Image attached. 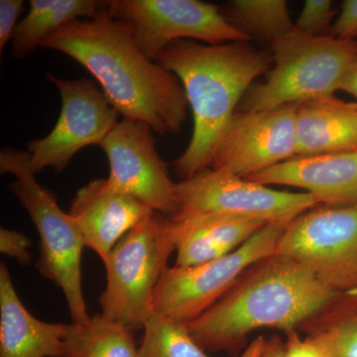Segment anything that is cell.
<instances>
[{
  "label": "cell",
  "instance_id": "30bf717a",
  "mask_svg": "<svg viewBox=\"0 0 357 357\" xmlns=\"http://www.w3.org/2000/svg\"><path fill=\"white\" fill-rule=\"evenodd\" d=\"M110 17L124 23L149 60L172 42L196 39L208 45L251 41L225 20L220 7L199 0H107Z\"/></svg>",
  "mask_w": 357,
  "mask_h": 357
},
{
  "label": "cell",
  "instance_id": "ffe728a7",
  "mask_svg": "<svg viewBox=\"0 0 357 357\" xmlns=\"http://www.w3.org/2000/svg\"><path fill=\"white\" fill-rule=\"evenodd\" d=\"M134 333L100 314L69 324L61 357H137Z\"/></svg>",
  "mask_w": 357,
  "mask_h": 357
},
{
  "label": "cell",
  "instance_id": "83f0119b",
  "mask_svg": "<svg viewBox=\"0 0 357 357\" xmlns=\"http://www.w3.org/2000/svg\"><path fill=\"white\" fill-rule=\"evenodd\" d=\"M330 36L342 40H356L357 37V0H344L342 10L333 21Z\"/></svg>",
  "mask_w": 357,
  "mask_h": 357
},
{
  "label": "cell",
  "instance_id": "e0dca14e",
  "mask_svg": "<svg viewBox=\"0 0 357 357\" xmlns=\"http://www.w3.org/2000/svg\"><path fill=\"white\" fill-rule=\"evenodd\" d=\"M171 222L176 266L213 261L234 252L268 222L258 218L208 215Z\"/></svg>",
  "mask_w": 357,
  "mask_h": 357
},
{
  "label": "cell",
  "instance_id": "6da1fadb",
  "mask_svg": "<svg viewBox=\"0 0 357 357\" xmlns=\"http://www.w3.org/2000/svg\"><path fill=\"white\" fill-rule=\"evenodd\" d=\"M41 47L84 66L123 119L143 121L159 135L182 130L189 109L182 83L139 50L130 29L103 9L95 18L72 21Z\"/></svg>",
  "mask_w": 357,
  "mask_h": 357
},
{
  "label": "cell",
  "instance_id": "4fadbf2b",
  "mask_svg": "<svg viewBox=\"0 0 357 357\" xmlns=\"http://www.w3.org/2000/svg\"><path fill=\"white\" fill-rule=\"evenodd\" d=\"M153 132L145 122L123 119L100 147L109 159L110 182L170 218L177 208V183L171 180L168 164L157 151Z\"/></svg>",
  "mask_w": 357,
  "mask_h": 357
},
{
  "label": "cell",
  "instance_id": "9c48e42d",
  "mask_svg": "<svg viewBox=\"0 0 357 357\" xmlns=\"http://www.w3.org/2000/svg\"><path fill=\"white\" fill-rule=\"evenodd\" d=\"M275 253L301 263L333 292H356L357 204L302 213L284 230Z\"/></svg>",
  "mask_w": 357,
  "mask_h": 357
},
{
  "label": "cell",
  "instance_id": "7c38bea8",
  "mask_svg": "<svg viewBox=\"0 0 357 357\" xmlns=\"http://www.w3.org/2000/svg\"><path fill=\"white\" fill-rule=\"evenodd\" d=\"M297 107L236 112L215 148L211 168L246 178L295 157Z\"/></svg>",
  "mask_w": 357,
  "mask_h": 357
},
{
  "label": "cell",
  "instance_id": "8992f818",
  "mask_svg": "<svg viewBox=\"0 0 357 357\" xmlns=\"http://www.w3.org/2000/svg\"><path fill=\"white\" fill-rule=\"evenodd\" d=\"M174 251L170 220L152 211L103 262L107 286L98 299L102 316L133 333L143 330L153 314L155 290Z\"/></svg>",
  "mask_w": 357,
  "mask_h": 357
},
{
  "label": "cell",
  "instance_id": "cb8c5ba5",
  "mask_svg": "<svg viewBox=\"0 0 357 357\" xmlns=\"http://www.w3.org/2000/svg\"><path fill=\"white\" fill-rule=\"evenodd\" d=\"M333 16L335 11L330 0H306L295 28L312 36H330Z\"/></svg>",
  "mask_w": 357,
  "mask_h": 357
},
{
  "label": "cell",
  "instance_id": "44dd1931",
  "mask_svg": "<svg viewBox=\"0 0 357 357\" xmlns=\"http://www.w3.org/2000/svg\"><path fill=\"white\" fill-rule=\"evenodd\" d=\"M298 332L319 340L331 357H357V291L340 294Z\"/></svg>",
  "mask_w": 357,
  "mask_h": 357
},
{
  "label": "cell",
  "instance_id": "8fae6325",
  "mask_svg": "<svg viewBox=\"0 0 357 357\" xmlns=\"http://www.w3.org/2000/svg\"><path fill=\"white\" fill-rule=\"evenodd\" d=\"M47 77L60 91L62 109L46 137L28 143L30 170L35 176L46 168L63 172L79 150L89 145L100 146L119 123V112L91 79Z\"/></svg>",
  "mask_w": 357,
  "mask_h": 357
},
{
  "label": "cell",
  "instance_id": "5b68a950",
  "mask_svg": "<svg viewBox=\"0 0 357 357\" xmlns=\"http://www.w3.org/2000/svg\"><path fill=\"white\" fill-rule=\"evenodd\" d=\"M271 46L273 69L264 83L249 89L243 112L333 98L357 56V40L312 36L296 28Z\"/></svg>",
  "mask_w": 357,
  "mask_h": 357
},
{
  "label": "cell",
  "instance_id": "52a82bcc",
  "mask_svg": "<svg viewBox=\"0 0 357 357\" xmlns=\"http://www.w3.org/2000/svg\"><path fill=\"white\" fill-rule=\"evenodd\" d=\"M289 223H268L229 255L194 266L168 267L155 290L153 312L187 325L223 297L251 265L276 252Z\"/></svg>",
  "mask_w": 357,
  "mask_h": 357
},
{
  "label": "cell",
  "instance_id": "d4e9b609",
  "mask_svg": "<svg viewBox=\"0 0 357 357\" xmlns=\"http://www.w3.org/2000/svg\"><path fill=\"white\" fill-rule=\"evenodd\" d=\"M31 246V241L22 232L4 227L0 229V252L15 259L23 266L32 261Z\"/></svg>",
  "mask_w": 357,
  "mask_h": 357
},
{
  "label": "cell",
  "instance_id": "7402d4cb",
  "mask_svg": "<svg viewBox=\"0 0 357 357\" xmlns=\"http://www.w3.org/2000/svg\"><path fill=\"white\" fill-rule=\"evenodd\" d=\"M220 10L230 24L251 40L272 45L295 29L285 0H232Z\"/></svg>",
  "mask_w": 357,
  "mask_h": 357
},
{
  "label": "cell",
  "instance_id": "484cf974",
  "mask_svg": "<svg viewBox=\"0 0 357 357\" xmlns=\"http://www.w3.org/2000/svg\"><path fill=\"white\" fill-rule=\"evenodd\" d=\"M285 357H331L325 345L317 338L301 337L297 330L286 333Z\"/></svg>",
  "mask_w": 357,
  "mask_h": 357
},
{
  "label": "cell",
  "instance_id": "ac0fdd59",
  "mask_svg": "<svg viewBox=\"0 0 357 357\" xmlns=\"http://www.w3.org/2000/svg\"><path fill=\"white\" fill-rule=\"evenodd\" d=\"M296 156L357 150V105L321 98L298 105Z\"/></svg>",
  "mask_w": 357,
  "mask_h": 357
},
{
  "label": "cell",
  "instance_id": "2e32d148",
  "mask_svg": "<svg viewBox=\"0 0 357 357\" xmlns=\"http://www.w3.org/2000/svg\"><path fill=\"white\" fill-rule=\"evenodd\" d=\"M69 324L40 321L26 309L0 264V357H61Z\"/></svg>",
  "mask_w": 357,
  "mask_h": 357
},
{
  "label": "cell",
  "instance_id": "4316f807",
  "mask_svg": "<svg viewBox=\"0 0 357 357\" xmlns=\"http://www.w3.org/2000/svg\"><path fill=\"white\" fill-rule=\"evenodd\" d=\"M24 10L22 0H1L0 1V53L7 43L13 40L17 27L18 17Z\"/></svg>",
  "mask_w": 357,
  "mask_h": 357
},
{
  "label": "cell",
  "instance_id": "ba28073f",
  "mask_svg": "<svg viewBox=\"0 0 357 357\" xmlns=\"http://www.w3.org/2000/svg\"><path fill=\"white\" fill-rule=\"evenodd\" d=\"M172 222L208 215L258 218L290 223L319 206L307 192L277 191L245 178L211 167L178 183Z\"/></svg>",
  "mask_w": 357,
  "mask_h": 357
},
{
  "label": "cell",
  "instance_id": "5bb4252c",
  "mask_svg": "<svg viewBox=\"0 0 357 357\" xmlns=\"http://www.w3.org/2000/svg\"><path fill=\"white\" fill-rule=\"evenodd\" d=\"M152 210L107 178H96L77 192L69 211L86 248L102 262L126 234Z\"/></svg>",
  "mask_w": 357,
  "mask_h": 357
},
{
  "label": "cell",
  "instance_id": "603a6c76",
  "mask_svg": "<svg viewBox=\"0 0 357 357\" xmlns=\"http://www.w3.org/2000/svg\"><path fill=\"white\" fill-rule=\"evenodd\" d=\"M137 357H210L184 324L153 314L145 324Z\"/></svg>",
  "mask_w": 357,
  "mask_h": 357
},
{
  "label": "cell",
  "instance_id": "277c9868",
  "mask_svg": "<svg viewBox=\"0 0 357 357\" xmlns=\"http://www.w3.org/2000/svg\"><path fill=\"white\" fill-rule=\"evenodd\" d=\"M0 172L15 177L9 189L34 222L40 236L39 273L64 293L73 323L89 321L82 281L84 241L69 213L55 196L37 182L30 170L29 153L7 148L0 153Z\"/></svg>",
  "mask_w": 357,
  "mask_h": 357
},
{
  "label": "cell",
  "instance_id": "d6986e66",
  "mask_svg": "<svg viewBox=\"0 0 357 357\" xmlns=\"http://www.w3.org/2000/svg\"><path fill=\"white\" fill-rule=\"evenodd\" d=\"M29 11L18 22L13 40L11 56L22 59L69 22L95 18L105 9V1L96 0H30Z\"/></svg>",
  "mask_w": 357,
  "mask_h": 357
},
{
  "label": "cell",
  "instance_id": "7a4b0ae2",
  "mask_svg": "<svg viewBox=\"0 0 357 357\" xmlns=\"http://www.w3.org/2000/svg\"><path fill=\"white\" fill-rule=\"evenodd\" d=\"M338 295L301 263L273 253L251 265L229 292L185 326L204 351L236 354L249 333L261 328L298 331Z\"/></svg>",
  "mask_w": 357,
  "mask_h": 357
},
{
  "label": "cell",
  "instance_id": "f1b7e54d",
  "mask_svg": "<svg viewBox=\"0 0 357 357\" xmlns=\"http://www.w3.org/2000/svg\"><path fill=\"white\" fill-rule=\"evenodd\" d=\"M241 357H285V342L280 335H260L246 347Z\"/></svg>",
  "mask_w": 357,
  "mask_h": 357
},
{
  "label": "cell",
  "instance_id": "3957f363",
  "mask_svg": "<svg viewBox=\"0 0 357 357\" xmlns=\"http://www.w3.org/2000/svg\"><path fill=\"white\" fill-rule=\"evenodd\" d=\"M155 63L178 77L192 109L191 141L173 162L176 174L185 180L210 167L237 103L257 77L270 72L273 54L251 41L208 45L178 40Z\"/></svg>",
  "mask_w": 357,
  "mask_h": 357
},
{
  "label": "cell",
  "instance_id": "9a60e30c",
  "mask_svg": "<svg viewBox=\"0 0 357 357\" xmlns=\"http://www.w3.org/2000/svg\"><path fill=\"white\" fill-rule=\"evenodd\" d=\"M245 178L306 190L319 206L356 204L357 150L295 156Z\"/></svg>",
  "mask_w": 357,
  "mask_h": 357
},
{
  "label": "cell",
  "instance_id": "f546056e",
  "mask_svg": "<svg viewBox=\"0 0 357 357\" xmlns=\"http://www.w3.org/2000/svg\"><path fill=\"white\" fill-rule=\"evenodd\" d=\"M338 91H344L357 100V56L345 70Z\"/></svg>",
  "mask_w": 357,
  "mask_h": 357
}]
</instances>
